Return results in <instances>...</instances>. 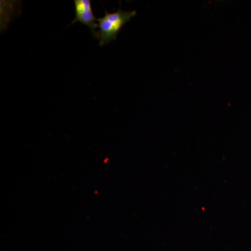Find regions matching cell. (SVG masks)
Returning a JSON list of instances; mask_svg holds the SVG:
<instances>
[{"instance_id":"obj_2","label":"cell","mask_w":251,"mask_h":251,"mask_svg":"<svg viewBox=\"0 0 251 251\" xmlns=\"http://www.w3.org/2000/svg\"><path fill=\"white\" fill-rule=\"evenodd\" d=\"M74 6L75 17L71 25L77 22L82 23L90 27L94 37L98 39V18L94 16L90 0H75Z\"/></svg>"},{"instance_id":"obj_1","label":"cell","mask_w":251,"mask_h":251,"mask_svg":"<svg viewBox=\"0 0 251 251\" xmlns=\"http://www.w3.org/2000/svg\"><path fill=\"white\" fill-rule=\"evenodd\" d=\"M136 14V11H126L120 9L116 12L109 13L105 10L103 17L98 18L99 45L103 46L116 40L126 23Z\"/></svg>"}]
</instances>
